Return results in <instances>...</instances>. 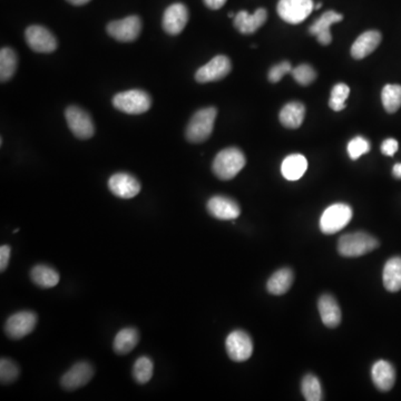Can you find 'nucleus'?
<instances>
[{
    "label": "nucleus",
    "mask_w": 401,
    "mask_h": 401,
    "mask_svg": "<svg viewBox=\"0 0 401 401\" xmlns=\"http://www.w3.org/2000/svg\"><path fill=\"white\" fill-rule=\"evenodd\" d=\"M247 164V158L241 150L229 147L216 155L213 161L212 171L222 181L232 180Z\"/></svg>",
    "instance_id": "obj_1"
},
{
    "label": "nucleus",
    "mask_w": 401,
    "mask_h": 401,
    "mask_svg": "<svg viewBox=\"0 0 401 401\" xmlns=\"http://www.w3.org/2000/svg\"><path fill=\"white\" fill-rule=\"evenodd\" d=\"M216 116L218 110L216 107L202 108L196 112L186 127V140L194 144L207 141L212 134Z\"/></svg>",
    "instance_id": "obj_2"
},
{
    "label": "nucleus",
    "mask_w": 401,
    "mask_h": 401,
    "mask_svg": "<svg viewBox=\"0 0 401 401\" xmlns=\"http://www.w3.org/2000/svg\"><path fill=\"white\" fill-rule=\"evenodd\" d=\"M379 247L375 236L366 232H356L341 236L338 242V252L345 258H358Z\"/></svg>",
    "instance_id": "obj_3"
},
{
    "label": "nucleus",
    "mask_w": 401,
    "mask_h": 401,
    "mask_svg": "<svg viewBox=\"0 0 401 401\" xmlns=\"http://www.w3.org/2000/svg\"><path fill=\"white\" fill-rule=\"evenodd\" d=\"M114 107L123 113L138 115L151 108L152 99L144 90H131L119 93L113 97Z\"/></svg>",
    "instance_id": "obj_4"
},
{
    "label": "nucleus",
    "mask_w": 401,
    "mask_h": 401,
    "mask_svg": "<svg viewBox=\"0 0 401 401\" xmlns=\"http://www.w3.org/2000/svg\"><path fill=\"white\" fill-rule=\"evenodd\" d=\"M352 209L343 203L333 204L326 209L320 218V229L325 234H334L351 221Z\"/></svg>",
    "instance_id": "obj_5"
},
{
    "label": "nucleus",
    "mask_w": 401,
    "mask_h": 401,
    "mask_svg": "<svg viewBox=\"0 0 401 401\" xmlns=\"http://www.w3.org/2000/svg\"><path fill=\"white\" fill-rule=\"evenodd\" d=\"M65 117H66L68 127L77 138L88 140L93 136L95 133V126L88 112L79 106H70L65 111Z\"/></svg>",
    "instance_id": "obj_6"
},
{
    "label": "nucleus",
    "mask_w": 401,
    "mask_h": 401,
    "mask_svg": "<svg viewBox=\"0 0 401 401\" xmlns=\"http://www.w3.org/2000/svg\"><path fill=\"white\" fill-rule=\"evenodd\" d=\"M313 9V0H280L278 3L280 17L292 25L305 21Z\"/></svg>",
    "instance_id": "obj_7"
},
{
    "label": "nucleus",
    "mask_w": 401,
    "mask_h": 401,
    "mask_svg": "<svg viewBox=\"0 0 401 401\" xmlns=\"http://www.w3.org/2000/svg\"><path fill=\"white\" fill-rule=\"evenodd\" d=\"M108 35L121 43H130L134 41L140 36L142 30V21L138 16H128V17L114 21L108 23Z\"/></svg>",
    "instance_id": "obj_8"
},
{
    "label": "nucleus",
    "mask_w": 401,
    "mask_h": 401,
    "mask_svg": "<svg viewBox=\"0 0 401 401\" xmlns=\"http://www.w3.org/2000/svg\"><path fill=\"white\" fill-rule=\"evenodd\" d=\"M25 39L30 50L41 54H50L57 50V39L45 27L32 25L25 32Z\"/></svg>",
    "instance_id": "obj_9"
},
{
    "label": "nucleus",
    "mask_w": 401,
    "mask_h": 401,
    "mask_svg": "<svg viewBox=\"0 0 401 401\" xmlns=\"http://www.w3.org/2000/svg\"><path fill=\"white\" fill-rule=\"evenodd\" d=\"M227 355L236 362L250 359L253 353V342L250 336L242 330H236L227 336L225 340Z\"/></svg>",
    "instance_id": "obj_10"
},
{
    "label": "nucleus",
    "mask_w": 401,
    "mask_h": 401,
    "mask_svg": "<svg viewBox=\"0 0 401 401\" xmlns=\"http://www.w3.org/2000/svg\"><path fill=\"white\" fill-rule=\"evenodd\" d=\"M231 68V61L227 56H216L207 64L198 68L195 73V81L200 84L216 82L227 77L230 74Z\"/></svg>",
    "instance_id": "obj_11"
},
{
    "label": "nucleus",
    "mask_w": 401,
    "mask_h": 401,
    "mask_svg": "<svg viewBox=\"0 0 401 401\" xmlns=\"http://www.w3.org/2000/svg\"><path fill=\"white\" fill-rule=\"evenodd\" d=\"M37 325V316L32 311H21L12 314L5 325V331L12 339H21L26 337L35 329Z\"/></svg>",
    "instance_id": "obj_12"
},
{
    "label": "nucleus",
    "mask_w": 401,
    "mask_h": 401,
    "mask_svg": "<svg viewBox=\"0 0 401 401\" xmlns=\"http://www.w3.org/2000/svg\"><path fill=\"white\" fill-rule=\"evenodd\" d=\"M108 189L117 198H133L141 192L140 181L128 173H116L108 180Z\"/></svg>",
    "instance_id": "obj_13"
},
{
    "label": "nucleus",
    "mask_w": 401,
    "mask_h": 401,
    "mask_svg": "<svg viewBox=\"0 0 401 401\" xmlns=\"http://www.w3.org/2000/svg\"><path fill=\"white\" fill-rule=\"evenodd\" d=\"M94 368L88 361H81L74 364L61 379V384L64 389L76 390L82 388L93 378Z\"/></svg>",
    "instance_id": "obj_14"
},
{
    "label": "nucleus",
    "mask_w": 401,
    "mask_h": 401,
    "mask_svg": "<svg viewBox=\"0 0 401 401\" xmlns=\"http://www.w3.org/2000/svg\"><path fill=\"white\" fill-rule=\"evenodd\" d=\"M189 21V9L181 3L167 7L163 15V30L169 35H178L183 32Z\"/></svg>",
    "instance_id": "obj_15"
},
{
    "label": "nucleus",
    "mask_w": 401,
    "mask_h": 401,
    "mask_svg": "<svg viewBox=\"0 0 401 401\" xmlns=\"http://www.w3.org/2000/svg\"><path fill=\"white\" fill-rule=\"evenodd\" d=\"M207 212L218 220H236L241 214V209L236 200L227 196L216 195L207 202Z\"/></svg>",
    "instance_id": "obj_16"
},
{
    "label": "nucleus",
    "mask_w": 401,
    "mask_h": 401,
    "mask_svg": "<svg viewBox=\"0 0 401 401\" xmlns=\"http://www.w3.org/2000/svg\"><path fill=\"white\" fill-rule=\"evenodd\" d=\"M343 19V16L341 14H338L334 10H328L325 12L319 19L312 23L309 32L311 35L317 37V41L323 46H328L331 44L332 36L330 32V27L333 23H340Z\"/></svg>",
    "instance_id": "obj_17"
},
{
    "label": "nucleus",
    "mask_w": 401,
    "mask_h": 401,
    "mask_svg": "<svg viewBox=\"0 0 401 401\" xmlns=\"http://www.w3.org/2000/svg\"><path fill=\"white\" fill-rule=\"evenodd\" d=\"M267 19V12L265 8L256 9L254 14H249L245 10H241L234 17V27L241 34L251 35L261 28Z\"/></svg>",
    "instance_id": "obj_18"
},
{
    "label": "nucleus",
    "mask_w": 401,
    "mask_h": 401,
    "mask_svg": "<svg viewBox=\"0 0 401 401\" xmlns=\"http://www.w3.org/2000/svg\"><path fill=\"white\" fill-rule=\"evenodd\" d=\"M318 308L325 326L328 328H337L340 325L342 314L340 307L334 297L330 294H323L320 297Z\"/></svg>",
    "instance_id": "obj_19"
},
{
    "label": "nucleus",
    "mask_w": 401,
    "mask_h": 401,
    "mask_svg": "<svg viewBox=\"0 0 401 401\" xmlns=\"http://www.w3.org/2000/svg\"><path fill=\"white\" fill-rule=\"evenodd\" d=\"M381 34L377 30H368L357 38L351 47V55L355 59H364L377 50L381 43Z\"/></svg>",
    "instance_id": "obj_20"
},
{
    "label": "nucleus",
    "mask_w": 401,
    "mask_h": 401,
    "mask_svg": "<svg viewBox=\"0 0 401 401\" xmlns=\"http://www.w3.org/2000/svg\"><path fill=\"white\" fill-rule=\"evenodd\" d=\"M371 377L377 389L380 391H389L395 384V368L388 361H377L372 367Z\"/></svg>",
    "instance_id": "obj_21"
},
{
    "label": "nucleus",
    "mask_w": 401,
    "mask_h": 401,
    "mask_svg": "<svg viewBox=\"0 0 401 401\" xmlns=\"http://www.w3.org/2000/svg\"><path fill=\"white\" fill-rule=\"evenodd\" d=\"M308 169V161L303 155L292 154L285 157L281 165L283 178L288 181H298L302 178Z\"/></svg>",
    "instance_id": "obj_22"
},
{
    "label": "nucleus",
    "mask_w": 401,
    "mask_h": 401,
    "mask_svg": "<svg viewBox=\"0 0 401 401\" xmlns=\"http://www.w3.org/2000/svg\"><path fill=\"white\" fill-rule=\"evenodd\" d=\"M305 115V107L302 103H288L280 112V122L285 127L294 130L302 125Z\"/></svg>",
    "instance_id": "obj_23"
},
{
    "label": "nucleus",
    "mask_w": 401,
    "mask_h": 401,
    "mask_svg": "<svg viewBox=\"0 0 401 401\" xmlns=\"http://www.w3.org/2000/svg\"><path fill=\"white\" fill-rule=\"evenodd\" d=\"M30 278L32 282L43 289L54 288L59 285L61 279L59 272L55 269L45 265H38L32 267Z\"/></svg>",
    "instance_id": "obj_24"
},
{
    "label": "nucleus",
    "mask_w": 401,
    "mask_h": 401,
    "mask_svg": "<svg viewBox=\"0 0 401 401\" xmlns=\"http://www.w3.org/2000/svg\"><path fill=\"white\" fill-rule=\"evenodd\" d=\"M292 283H294V272L288 267H285L276 271V274L271 276L270 279L267 280V289L271 294L281 296L288 292Z\"/></svg>",
    "instance_id": "obj_25"
},
{
    "label": "nucleus",
    "mask_w": 401,
    "mask_h": 401,
    "mask_svg": "<svg viewBox=\"0 0 401 401\" xmlns=\"http://www.w3.org/2000/svg\"><path fill=\"white\" fill-rule=\"evenodd\" d=\"M140 340V334L136 329H122L114 339V351L117 355H127L137 346Z\"/></svg>",
    "instance_id": "obj_26"
},
{
    "label": "nucleus",
    "mask_w": 401,
    "mask_h": 401,
    "mask_svg": "<svg viewBox=\"0 0 401 401\" xmlns=\"http://www.w3.org/2000/svg\"><path fill=\"white\" fill-rule=\"evenodd\" d=\"M384 288L390 292L401 290V258L395 256L387 262L382 274Z\"/></svg>",
    "instance_id": "obj_27"
},
{
    "label": "nucleus",
    "mask_w": 401,
    "mask_h": 401,
    "mask_svg": "<svg viewBox=\"0 0 401 401\" xmlns=\"http://www.w3.org/2000/svg\"><path fill=\"white\" fill-rule=\"evenodd\" d=\"M18 59L15 50L3 47L0 50V81L8 82L17 70Z\"/></svg>",
    "instance_id": "obj_28"
},
{
    "label": "nucleus",
    "mask_w": 401,
    "mask_h": 401,
    "mask_svg": "<svg viewBox=\"0 0 401 401\" xmlns=\"http://www.w3.org/2000/svg\"><path fill=\"white\" fill-rule=\"evenodd\" d=\"M381 99H382V105L387 113H395L401 107L400 85H386L381 93Z\"/></svg>",
    "instance_id": "obj_29"
},
{
    "label": "nucleus",
    "mask_w": 401,
    "mask_h": 401,
    "mask_svg": "<svg viewBox=\"0 0 401 401\" xmlns=\"http://www.w3.org/2000/svg\"><path fill=\"white\" fill-rule=\"evenodd\" d=\"M154 364L149 357H141L137 359L133 367V377L136 382L147 384L153 377Z\"/></svg>",
    "instance_id": "obj_30"
},
{
    "label": "nucleus",
    "mask_w": 401,
    "mask_h": 401,
    "mask_svg": "<svg viewBox=\"0 0 401 401\" xmlns=\"http://www.w3.org/2000/svg\"><path fill=\"white\" fill-rule=\"evenodd\" d=\"M301 391L305 400H322V389H321L319 379L311 373L305 376V378L302 379Z\"/></svg>",
    "instance_id": "obj_31"
},
{
    "label": "nucleus",
    "mask_w": 401,
    "mask_h": 401,
    "mask_svg": "<svg viewBox=\"0 0 401 401\" xmlns=\"http://www.w3.org/2000/svg\"><path fill=\"white\" fill-rule=\"evenodd\" d=\"M350 88L348 85L339 83L334 85L331 90V96L329 101V106L334 112H340L346 108V101L349 97Z\"/></svg>",
    "instance_id": "obj_32"
},
{
    "label": "nucleus",
    "mask_w": 401,
    "mask_h": 401,
    "mask_svg": "<svg viewBox=\"0 0 401 401\" xmlns=\"http://www.w3.org/2000/svg\"><path fill=\"white\" fill-rule=\"evenodd\" d=\"M291 74L294 79L297 81L298 84L302 86H309L317 79V72L314 70L313 67L309 64H301L296 68H292Z\"/></svg>",
    "instance_id": "obj_33"
},
{
    "label": "nucleus",
    "mask_w": 401,
    "mask_h": 401,
    "mask_svg": "<svg viewBox=\"0 0 401 401\" xmlns=\"http://www.w3.org/2000/svg\"><path fill=\"white\" fill-rule=\"evenodd\" d=\"M19 368L15 361L10 359H1L0 361V379L1 384H9L15 382L19 377Z\"/></svg>",
    "instance_id": "obj_34"
},
{
    "label": "nucleus",
    "mask_w": 401,
    "mask_h": 401,
    "mask_svg": "<svg viewBox=\"0 0 401 401\" xmlns=\"http://www.w3.org/2000/svg\"><path fill=\"white\" fill-rule=\"evenodd\" d=\"M370 151V143L362 136H357L348 144V153L351 160H358L359 157Z\"/></svg>",
    "instance_id": "obj_35"
},
{
    "label": "nucleus",
    "mask_w": 401,
    "mask_h": 401,
    "mask_svg": "<svg viewBox=\"0 0 401 401\" xmlns=\"http://www.w3.org/2000/svg\"><path fill=\"white\" fill-rule=\"evenodd\" d=\"M292 66L289 61H281L271 68L269 72V81L271 83H279L287 74L291 73Z\"/></svg>",
    "instance_id": "obj_36"
},
{
    "label": "nucleus",
    "mask_w": 401,
    "mask_h": 401,
    "mask_svg": "<svg viewBox=\"0 0 401 401\" xmlns=\"http://www.w3.org/2000/svg\"><path fill=\"white\" fill-rule=\"evenodd\" d=\"M398 142L395 138H388L381 144V152L386 156H393L395 152L398 151Z\"/></svg>",
    "instance_id": "obj_37"
},
{
    "label": "nucleus",
    "mask_w": 401,
    "mask_h": 401,
    "mask_svg": "<svg viewBox=\"0 0 401 401\" xmlns=\"http://www.w3.org/2000/svg\"><path fill=\"white\" fill-rule=\"evenodd\" d=\"M10 253H12V249L9 245H5L0 247V270L1 272L6 270L7 267H8Z\"/></svg>",
    "instance_id": "obj_38"
},
{
    "label": "nucleus",
    "mask_w": 401,
    "mask_h": 401,
    "mask_svg": "<svg viewBox=\"0 0 401 401\" xmlns=\"http://www.w3.org/2000/svg\"><path fill=\"white\" fill-rule=\"evenodd\" d=\"M205 6L212 10H218L225 5L227 0H203Z\"/></svg>",
    "instance_id": "obj_39"
},
{
    "label": "nucleus",
    "mask_w": 401,
    "mask_h": 401,
    "mask_svg": "<svg viewBox=\"0 0 401 401\" xmlns=\"http://www.w3.org/2000/svg\"><path fill=\"white\" fill-rule=\"evenodd\" d=\"M393 174L395 178H399V180H400V178H401V163L395 164V165L393 166Z\"/></svg>",
    "instance_id": "obj_40"
},
{
    "label": "nucleus",
    "mask_w": 401,
    "mask_h": 401,
    "mask_svg": "<svg viewBox=\"0 0 401 401\" xmlns=\"http://www.w3.org/2000/svg\"><path fill=\"white\" fill-rule=\"evenodd\" d=\"M67 1L72 5H75V6H82L85 3H90V0H67Z\"/></svg>",
    "instance_id": "obj_41"
},
{
    "label": "nucleus",
    "mask_w": 401,
    "mask_h": 401,
    "mask_svg": "<svg viewBox=\"0 0 401 401\" xmlns=\"http://www.w3.org/2000/svg\"><path fill=\"white\" fill-rule=\"evenodd\" d=\"M321 7H322V3H317V5H316V6H314V9H320V8H321Z\"/></svg>",
    "instance_id": "obj_42"
},
{
    "label": "nucleus",
    "mask_w": 401,
    "mask_h": 401,
    "mask_svg": "<svg viewBox=\"0 0 401 401\" xmlns=\"http://www.w3.org/2000/svg\"><path fill=\"white\" fill-rule=\"evenodd\" d=\"M229 17H231V18L236 17V15H234V14H233V12H230V14H229Z\"/></svg>",
    "instance_id": "obj_43"
}]
</instances>
